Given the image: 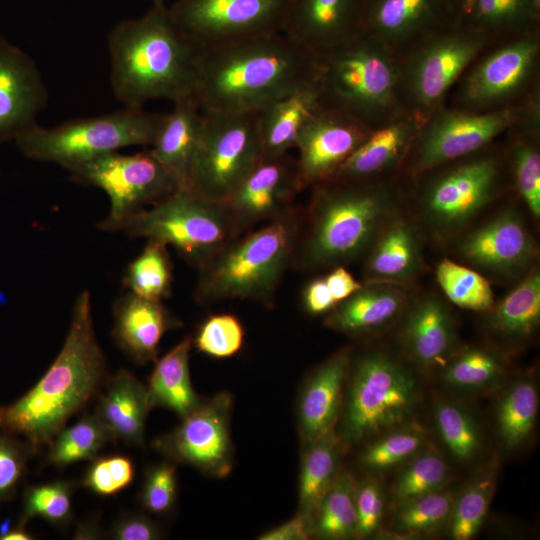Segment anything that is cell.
<instances>
[{
    "instance_id": "obj_30",
    "label": "cell",
    "mask_w": 540,
    "mask_h": 540,
    "mask_svg": "<svg viewBox=\"0 0 540 540\" xmlns=\"http://www.w3.org/2000/svg\"><path fill=\"white\" fill-rule=\"evenodd\" d=\"M150 409L146 386L129 371L120 370L107 380L94 415L112 440L142 446Z\"/></svg>"
},
{
    "instance_id": "obj_13",
    "label": "cell",
    "mask_w": 540,
    "mask_h": 540,
    "mask_svg": "<svg viewBox=\"0 0 540 540\" xmlns=\"http://www.w3.org/2000/svg\"><path fill=\"white\" fill-rule=\"evenodd\" d=\"M257 113L203 112L186 189L225 202L262 160Z\"/></svg>"
},
{
    "instance_id": "obj_4",
    "label": "cell",
    "mask_w": 540,
    "mask_h": 540,
    "mask_svg": "<svg viewBox=\"0 0 540 540\" xmlns=\"http://www.w3.org/2000/svg\"><path fill=\"white\" fill-rule=\"evenodd\" d=\"M107 44L112 90L124 107L194 97L197 48L178 29L165 1L152 0L144 15L119 22Z\"/></svg>"
},
{
    "instance_id": "obj_33",
    "label": "cell",
    "mask_w": 540,
    "mask_h": 540,
    "mask_svg": "<svg viewBox=\"0 0 540 540\" xmlns=\"http://www.w3.org/2000/svg\"><path fill=\"white\" fill-rule=\"evenodd\" d=\"M320 105L315 81L257 112V131L263 158L284 156L295 148L303 125Z\"/></svg>"
},
{
    "instance_id": "obj_14",
    "label": "cell",
    "mask_w": 540,
    "mask_h": 540,
    "mask_svg": "<svg viewBox=\"0 0 540 540\" xmlns=\"http://www.w3.org/2000/svg\"><path fill=\"white\" fill-rule=\"evenodd\" d=\"M540 109V93L512 108L475 113L437 108L421 124L400 177L407 179L474 153L500 138L511 126Z\"/></svg>"
},
{
    "instance_id": "obj_53",
    "label": "cell",
    "mask_w": 540,
    "mask_h": 540,
    "mask_svg": "<svg viewBox=\"0 0 540 540\" xmlns=\"http://www.w3.org/2000/svg\"><path fill=\"white\" fill-rule=\"evenodd\" d=\"M142 506L154 514L172 510L177 498V474L174 462H164L148 468L139 495Z\"/></svg>"
},
{
    "instance_id": "obj_46",
    "label": "cell",
    "mask_w": 540,
    "mask_h": 540,
    "mask_svg": "<svg viewBox=\"0 0 540 540\" xmlns=\"http://www.w3.org/2000/svg\"><path fill=\"white\" fill-rule=\"evenodd\" d=\"M435 274L443 293L456 306L483 313L493 307L495 299L489 280L472 267L446 258L437 264Z\"/></svg>"
},
{
    "instance_id": "obj_54",
    "label": "cell",
    "mask_w": 540,
    "mask_h": 540,
    "mask_svg": "<svg viewBox=\"0 0 540 540\" xmlns=\"http://www.w3.org/2000/svg\"><path fill=\"white\" fill-rule=\"evenodd\" d=\"M356 536L370 538L378 535L385 508V496L376 479H366L356 483Z\"/></svg>"
},
{
    "instance_id": "obj_5",
    "label": "cell",
    "mask_w": 540,
    "mask_h": 540,
    "mask_svg": "<svg viewBox=\"0 0 540 540\" xmlns=\"http://www.w3.org/2000/svg\"><path fill=\"white\" fill-rule=\"evenodd\" d=\"M303 218L293 205L255 231L231 240L199 269L194 296L199 304L250 300L271 307L291 268Z\"/></svg>"
},
{
    "instance_id": "obj_6",
    "label": "cell",
    "mask_w": 540,
    "mask_h": 540,
    "mask_svg": "<svg viewBox=\"0 0 540 540\" xmlns=\"http://www.w3.org/2000/svg\"><path fill=\"white\" fill-rule=\"evenodd\" d=\"M501 137L474 153L402 179L406 199L437 239L461 234L481 212L513 191Z\"/></svg>"
},
{
    "instance_id": "obj_48",
    "label": "cell",
    "mask_w": 540,
    "mask_h": 540,
    "mask_svg": "<svg viewBox=\"0 0 540 540\" xmlns=\"http://www.w3.org/2000/svg\"><path fill=\"white\" fill-rule=\"evenodd\" d=\"M112 438L96 416L86 415L74 425L61 429L48 444L49 464L64 467L92 460Z\"/></svg>"
},
{
    "instance_id": "obj_18",
    "label": "cell",
    "mask_w": 540,
    "mask_h": 540,
    "mask_svg": "<svg viewBox=\"0 0 540 540\" xmlns=\"http://www.w3.org/2000/svg\"><path fill=\"white\" fill-rule=\"evenodd\" d=\"M514 205L505 206L459 239L456 252L470 267L499 277L524 276L534 265L537 246Z\"/></svg>"
},
{
    "instance_id": "obj_1",
    "label": "cell",
    "mask_w": 540,
    "mask_h": 540,
    "mask_svg": "<svg viewBox=\"0 0 540 540\" xmlns=\"http://www.w3.org/2000/svg\"><path fill=\"white\" fill-rule=\"evenodd\" d=\"M317 58L284 32L197 48L194 97L203 112L257 113L316 81Z\"/></svg>"
},
{
    "instance_id": "obj_32",
    "label": "cell",
    "mask_w": 540,
    "mask_h": 540,
    "mask_svg": "<svg viewBox=\"0 0 540 540\" xmlns=\"http://www.w3.org/2000/svg\"><path fill=\"white\" fill-rule=\"evenodd\" d=\"M513 191L535 220L540 218V109L502 135Z\"/></svg>"
},
{
    "instance_id": "obj_29",
    "label": "cell",
    "mask_w": 540,
    "mask_h": 540,
    "mask_svg": "<svg viewBox=\"0 0 540 540\" xmlns=\"http://www.w3.org/2000/svg\"><path fill=\"white\" fill-rule=\"evenodd\" d=\"M181 322L162 304L131 292L122 296L114 307L113 337L117 345L136 363L157 360L163 335Z\"/></svg>"
},
{
    "instance_id": "obj_3",
    "label": "cell",
    "mask_w": 540,
    "mask_h": 540,
    "mask_svg": "<svg viewBox=\"0 0 540 540\" xmlns=\"http://www.w3.org/2000/svg\"><path fill=\"white\" fill-rule=\"evenodd\" d=\"M105 376L106 361L94 331L90 294L83 291L53 364L24 395L0 406V431L21 437L38 452L99 391Z\"/></svg>"
},
{
    "instance_id": "obj_19",
    "label": "cell",
    "mask_w": 540,
    "mask_h": 540,
    "mask_svg": "<svg viewBox=\"0 0 540 540\" xmlns=\"http://www.w3.org/2000/svg\"><path fill=\"white\" fill-rule=\"evenodd\" d=\"M372 131L352 116L321 104L303 125L295 145L303 190L331 179Z\"/></svg>"
},
{
    "instance_id": "obj_52",
    "label": "cell",
    "mask_w": 540,
    "mask_h": 540,
    "mask_svg": "<svg viewBox=\"0 0 540 540\" xmlns=\"http://www.w3.org/2000/svg\"><path fill=\"white\" fill-rule=\"evenodd\" d=\"M132 460L125 455L95 457L88 466L82 485L99 496H112L127 488L134 479Z\"/></svg>"
},
{
    "instance_id": "obj_51",
    "label": "cell",
    "mask_w": 540,
    "mask_h": 540,
    "mask_svg": "<svg viewBox=\"0 0 540 540\" xmlns=\"http://www.w3.org/2000/svg\"><path fill=\"white\" fill-rule=\"evenodd\" d=\"M36 453L26 440L0 431V506L15 497Z\"/></svg>"
},
{
    "instance_id": "obj_24",
    "label": "cell",
    "mask_w": 540,
    "mask_h": 540,
    "mask_svg": "<svg viewBox=\"0 0 540 540\" xmlns=\"http://www.w3.org/2000/svg\"><path fill=\"white\" fill-rule=\"evenodd\" d=\"M47 101L36 62L0 36V143L15 140L35 124Z\"/></svg>"
},
{
    "instance_id": "obj_50",
    "label": "cell",
    "mask_w": 540,
    "mask_h": 540,
    "mask_svg": "<svg viewBox=\"0 0 540 540\" xmlns=\"http://www.w3.org/2000/svg\"><path fill=\"white\" fill-rule=\"evenodd\" d=\"M244 337V327L239 318L230 313H221L207 317L191 339L192 347L199 352L224 359L240 351Z\"/></svg>"
},
{
    "instance_id": "obj_7",
    "label": "cell",
    "mask_w": 540,
    "mask_h": 540,
    "mask_svg": "<svg viewBox=\"0 0 540 540\" xmlns=\"http://www.w3.org/2000/svg\"><path fill=\"white\" fill-rule=\"evenodd\" d=\"M423 399L416 372L379 349L352 354L336 431L343 447L414 422Z\"/></svg>"
},
{
    "instance_id": "obj_27",
    "label": "cell",
    "mask_w": 540,
    "mask_h": 540,
    "mask_svg": "<svg viewBox=\"0 0 540 540\" xmlns=\"http://www.w3.org/2000/svg\"><path fill=\"white\" fill-rule=\"evenodd\" d=\"M422 123L420 119L404 114L392 123L373 130L329 180L363 181L400 177Z\"/></svg>"
},
{
    "instance_id": "obj_11",
    "label": "cell",
    "mask_w": 540,
    "mask_h": 540,
    "mask_svg": "<svg viewBox=\"0 0 540 540\" xmlns=\"http://www.w3.org/2000/svg\"><path fill=\"white\" fill-rule=\"evenodd\" d=\"M492 40L459 22L395 57L397 95L404 114L425 121Z\"/></svg>"
},
{
    "instance_id": "obj_42",
    "label": "cell",
    "mask_w": 540,
    "mask_h": 540,
    "mask_svg": "<svg viewBox=\"0 0 540 540\" xmlns=\"http://www.w3.org/2000/svg\"><path fill=\"white\" fill-rule=\"evenodd\" d=\"M454 503L451 491L441 489L396 504L391 518V534L426 536L439 532L450 522Z\"/></svg>"
},
{
    "instance_id": "obj_59",
    "label": "cell",
    "mask_w": 540,
    "mask_h": 540,
    "mask_svg": "<svg viewBox=\"0 0 540 540\" xmlns=\"http://www.w3.org/2000/svg\"><path fill=\"white\" fill-rule=\"evenodd\" d=\"M26 524L16 521L14 525H10L7 531L0 536V540H31L33 535L27 530Z\"/></svg>"
},
{
    "instance_id": "obj_36",
    "label": "cell",
    "mask_w": 540,
    "mask_h": 540,
    "mask_svg": "<svg viewBox=\"0 0 540 540\" xmlns=\"http://www.w3.org/2000/svg\"><path fill=\"white\" fill-rule=\"evenodd\" d=\"M191 348L192 339L191 336H187L155 361L146 386L151 408H166L182 418L201 403L191 383L189 369Z\"/></svg>"
},
{
    "instance_id": "obj_62",
    "label": "cell",
    "mask_w": 540,
    "mask_h": 540,
    "mask_svg": "<svg viewBox=\"0 0 540 540\" xmlns=\"http://www.w3.org/2000/svg\"><path fill=\"white\" fill-rule=\"evenodd\" d=\"M534 1L538 6H540V0H534Z\"/></svg>"
},
{
    "instance_id": "obj_15",
    "label": "cell",
    "mask_w": 540,
    "mask_h": 540,
    "mask_svg": "<svg viewBox=\"0 0 540 540\" xmlns=\"http://www.w3.org/2000/svg\"><path fill=\"white\" fill-rule=\"evenodd\" d=\"M75 181L102 189L110 211L98 227L119 231L137 212L170 195L178 185L149 149L134 154L118 151L66 168Z\"/></svg>"
},
{
    "instance_id": "obj_8",
    "label": "cell",
    "mask_w": 540,
    "mask_h": 540,
    "mask_svg": "<svg viewBox=\"0 0 540 540\" xmlns=\"http://www.w3.org/2000/svg\"><path fill=\"white\" fill-rule=\"evenodd\" d=\"M320 102L371 130L404 115L397 95L396 60L379 41L362 33L317 59Z\"/></svg>"
},
{
    "instance_id": "obj_10",
    "label": "cell",
    "mask_w": 540,
    "mask_h": 540,
    "mask_svg": "<svg viewBox=\"0 0 540 540\" xmlns=\"http://www.w3.org/2000/svg\"><path fill=\"white\" fill-rule=\"evenodd\" d=\"M133 238L173 246L198 270L231 240L240 236L224 202L179 188L126 220L122 229Z\"/></svg>"
},
{
    "instance_id": "obj_44",
    "label": "cell",
    "mask_w": 540,
    "mask_h": 540,
    "mask_svg": "<svg viewBox=\"0 0 540 540\" xmlns=\"http://www.w3.org/2000/svg\"><path fill=\"white\" fill-rule=\"evenodd\" d=\"M497 471L487 469L474 476L454 496V503L448 525L451 539L469 540L475 537L483 526L496 489Z\"/></svg>"
},
{
    "instance_id": "obj_45",
    "label": "cell",
    "mask_w": 540,
    "mask_h": 540,
    "mask_svg": "<svg viewBox=\"0 0 540 540\" xmlns=\"http://www.w3.org/2000/svg\"><path fill=\"white\" fill-rule=\"evenodd\" d=\"M425 430L415 422L392 429L365 443L361 465L371 472H384L404 465L426 449Z\"/></svg>"
},
{
    "instance_id": "obj_40",
    "label": "cell",
    "mask_w": 540,
    "mask_h": 540,
    "mask_svg": "<svg viewBox=\"0 0 540 540\" xmlns=\"http://www.w3.org/2000/svg\"><path fill=\"white\" fill-rule=\"evenodd\" d=\"M433 424L439 441L455 461L471 463L482 454V430L476 417L464 405L450 399H438L433 407Z\"/></svg>"
},
{
    "instance_id": "obj_31",
    "label": "cell",
    "mask_w": 540,
    "mask_h": 540,
    "mask_svg": "<svg viewBox=\"0 0 540 540\" xmlns=\"http://www.w3.org/2000/svg\"><path fill=\"white\" fill-rule=\"evenodd\" d=\"M165 113L149 150L179 188H185L190 165L201 133L203 111L195 97L173 103Z\"/></svg>"
},
{
    "instance_id": "obj_9",
    "label": "cell",
    "mask_w": 540,
    "mask_h": 540,
    "mask_svg": "<svg viewBox=\"0 0 540 540\" xmlns=\"http://www.w3.org/2000/svg\"><path fill=\"white\" fill-rule=\"evenodd\" d=\"M165 113L124 107L111 113L77 118L52 128L33 124L16 138L21 153L65 169L129 146H151Z\"/></svg>"
},
{
    "instance_id": "obj_57",
    "label": "cell",
    "mask_w": 540,
    "mask_h": 540,
    "mask_svg": "<svg viewBox=\"0 0 540 540\" xmlns=\"http://www.w3.org/2000/svg\"><path fill=\"white\" fill-rule=\"evenodd\" d=\"M313 536V522L310 518L296 513L286 522L262 533L260 540H305Z\"/></svg>"
},
{
    "instance_id": "obj_38",
    "label": "cell",
    "mask_w": 540,
    "mask_h": 540,
    "mask_svg": "<svg viewBox=\"0 0 540 540\" xmlns=\"http://www.w3.org/2000/svg\"><path fill=\"white\" fill-rule=\"evenodd\" d=\"M461 22L496 43L540 31V6L534 0H473Z\"/></svg>"
},
{
    "instance_id": "obj_58",
    "label": "cell",
    "mask_w": 540,
    "mask_h": 540,
    "mask_svg": "<svg viewBox=\"0 0 540 540\" xmlns=\"http://www.w3.org/2000/svg\"><path fill=\"white\" fill-rule=\"evenodd\" d=\"M324 277L337 303L348 298L362 286V282L357 281L345 266L331 268Z\"/></svg>"
},
{
    "instance_id": "obj_37",
    "label": "cell",
    "mask_w": 540,
    "mask_h": 540,
    "mask_svg": "<svg viewBox=\"0 0 540 540\" xmlns=\"http://www.w3.org/2000/svg\"><path fill=\"white\" fill-rule=\"evenodd\" d=\"M500 394L494 413L499 444L507 451L524 446L536 426L539 392L534 376L525 374L508 381Z\"/></svg>"
},
{
    "instance_id": "obj_28",
    "label": "cell",
    "mask_w": 540,
    "mask_h": 540,
    "mask_svg": "<svg viewBox=\"0 0 540 540\" xmlns=\"http://www.w3.org/2000/svg\"><path fill=\"white\" fill-rule=\"evenodd\" d=\"M403 209L382 228L364 257L363 282L411 285L423 268L420 231Z\"/></svg>"
},
{
    "instance_id": "obj_63",
    "label": "cell",
    "mask_w": 540,
    "mask_h": 540,
    "mask_svg": "<svg viewBox=\"0 0 540 540\" xmlns=\"http://www.w3.org/2000/svg\"><path fill=\"white\" fill-rule=\"evenodd\" d=\"M163 1H165V2H166V0H163Z\"/></svg>"
},
{
    "instance_id": "obj_25",
    "label": "cell",
    "mask_w": 540,
    "mask_h": 540,
    "mask_svg": "<svg viewBox=\"0 0 540 540\" xmlns=\"http://www.w3.org/2000/svg\"><path fill=\"white\" fill-rule=\"evenodd\" d=\"M353 349L345 346L320 363L307 377L297 405V423L303 445L335 431Z\"/></svg>"
},
{
    "instance_id": "obj_26",
    "label": "cell",
    "mask_w": 540,
    "mask_h": 540,
    "mask_svg": "<svg viewBox=\"0 0 540 540\" xmlns=\"http://www.w3.org/2000/svg\"><path fill=\"white\" fill-rule=\"evenodd\" d=\"M411 299L409 285L362 283L326 314L324 326L351 337L375 334L400 320Z\"/></svg>"
},
{
    "instance_id": "obj_55",
    "label": "cell",
    "mask_w": 540,
    "mask_h": 540,
    "mask_svg": "<svg viewBox=\"0 0 540 540\" xmlns=\"http://www.w3.org/2000/svg\"><path fill=\"white\" fill-rule=\"evenodd\" d=\"M108 535L116 540H155L160 538L161 532L145 515L127 513L114 522Z\"/></svg>"
},
{
    "instance_id": "obj_60",
    "label": "cell",
    "mask_w": 540,
    "mask_h": 540,
    "mask_svg": "<svg viewBox=\"0 0 540 540\" xmlns=\"http://www.w3.org/2000/svg\"><path fill=\"white\" fill-rule=\"evenodd\" d=\"M100 535L97 524L93 522H87L80 525L75 532L76 539H95Z\"/></svg>"
},
{
    "instance_id": "obj_22",
    "label": "cell",
    "mask_w": 540,
    "mask_h": 540,
    "mask_svg": "<svg viewBox=\"0 0 540 540\" xmlns=\"http://www.w3.org/2000/svg\"><path fill=\"white\" fill-rule=\"evenodd\" d=\"M366 0H292L283 32L317 59L364 33Z\"/></svg>"
},
{
    "instance_id": "obj_34",
    "label": "cell",
    "mask_w": 540,
    "mask_h": 540,
    "mask_svg": "<svg viewBox=\"0 0 540 540\" xmlns=\"http://www.w3.org/2000/svg\"><path fill=\"white\" fill-rule=\"evenodd\" d=\"M540 323V272L535 265L518 284L485 313L484 327L497 341L519 345Z\"/></svg>"
},
{
    "instance_id": "obj_35",
    "label": "cell",
    "mask_w": 540,
    "mask_h": 540,
    "mask_svg": "<svg viewBox=\"0 0 540 540\" xmlns=\"http://www.w3.org/2000/svg\"><path fill=\"white\" fill-rule=\"evenodd\" d=\"M509 364L504 353L484 345L457 347L437 372L441 383L462 394H480L508 381Z\"/></svg>"
},
{
    "instance_id": "obj_49",
    "label": "cell",
    "mask_w": 540,
    "mask_h": 540,
    "mask_svg": "<svg viewBox=\"0 0 540 540\" xmlns=\"http://www.w3.org/2000/svg\"><path fill=\"white\" fill-rule=\"evenodd\" d=\"M72 492V483L63 480L26 487L17 521L27 525L40 517L57 526L66 524L72 515Z\"/></svg>"
},
{
    "instance_id": "obj_21",
    "label": "cell",
    "mask_w": 540,
    "mask_h": 540,
    "mask_svg": "<svg viewBox=\"0 0 540 540\" xmlns=\"http://www.w3.org/2000/svg\"><path fill=\"white\" fill-rule=\"evenodd\" d=\"M457 23L449 0H366L364 32L394 57Z\"/></svg>"
},
{
    "instance_id": "obj_2",
    "label": "cell",
    "mask_w": 540,
    "mask_h": 540,
    "mask_svg": "<svg viewBox=\"0 0 540 540\" xmlns=\"http://www.w3.org/2000/svg\"><path fill=\"white\" fill-rule=\"evenodd\" d=\"M311 189L291 264L303 273L346 267L364 258L406 202L400 177L327 180Z\"/></svg>"
},
{
    "instance_id": "obj_17",
    "label": "cell",
    "mask_w": 540,
    "mask_h": 540,
    "mask_svg": "<svg viewBox=\"0 0 540 540\" xmlns=\"http://www.w3.org/2000/svg\"><path fill=\"white\" fill-rule=\"evenodd\" d=\"M232 404L231 394L225 391L201 401L172 431L155 439L154 448L175 464L192 466L212 477L228 475L233 465Z\"/></svg>"
},
{
    "instance_id": "obj_61",
    "label": "cell",
    "mask_w": 540,
    "mask_h": 540,
    "mask_svg": "<svg viewBox=\"0 0 540 540\" xmlns=\"http://www.w3.org/2000/svg\"><path fill=\"white\" fill-rule=\"evenodd\" d=\"M449 2L458 22H461L467 14L473 0H449Z\"/></svg>"
},
{
    "instance_id": "obj_16",
    "label": "cell",
    "mask_w": 540,
    "mask_h": 540,
    "mask_svg": "<svg viewBox=\"0 0 540 540\" xmlns=\"http://www.w3.org/2000/svg\"><path fill=\"white\" fill-rule=\"evenodd\" d=\"M292 0H175L168 6L182 34L202 48L283 32Z\"/></svg>"
},
{
    "instance_id": "obj_20",
    "label": "cell",
    "mask_w": 540,
    "mask_h": 540,
    "mask_svg": "<svg viewBox=\"0 0 540 540\" xmlns=\"http://www.w3.org/2000/svg\"><path fill=\"white\" fill-rule=\"evenodd\" d=\"M302 190L296 159L286 154L262 158L224 203L243 234L287 211Z\"/></svg>"
},
{
    "instance_id": "obj_12",
    "label": "cell",
    "mask_w": 540,
    "mask_h": 540,
    "mask_svg": "<svg viewBox=\"0 0 540 540\" xmlns=\"http://www.w3.org/2000/svg\"><path fill=\"white\" fill-rule=\"evenodd\" d=\"M540 93V31L488 46L466 68L446 105L475 113L504 110Z\"/></svg>"
},
{
    "instance_id": "obj_56",
    "label": "cell",
    "mask_w": 540,
    "mask_h": 540,
    "mask_svg": "<svg viewBox=\"0 0 540 540\" xmlns=\"http://www.w3.org/2000/svg\"><path fill=\"white\" fill-rule=\"evenodd\" d=\"M302 306L310 315H326L337 302L333 298L324 276L311 279L302 291Z\"/></svg>"
},
{
    "instance_id": "obj_43",
    "label": "cell",
    "mask_w": 540,
    "mask_h": 540,
    "mask_svg": "<svg viewBox=\"0 0 540 540\" xmlns=\"http://www.w3.org/2000/svg\"><path fill=\"white\" fill-rule=\"evenodd\" d=\"M172 281L167 245L156 240H148L123 277V285L131 293L153 301H162L170 295Z\"/></svg>"
},
{
    "instance_id": "obj_39",
    "label": "cell",
    "mask_w": 540,
    "mask_h": 540,
    "mask_svg": "<svg viewBox=\"0 0 540 540\" xmlns=\"http://www.w3.org/2000/svg\"><path fill=\"white\" fill-rule=\"evenodd\" d=\"M343 445L336 433L327 435L304 445L301 459L298 513L310 518L339 474V459Z\"/></svg>"
},
{
    "instance_id": "obj_47",
    "label": "cell",
    "mask_w": 540,
    "mask_h": 540,
    "mask_svg": "<svg viewBox=\"0 0 540 540\" xmlns=\"http://www.w3.org/2000/svg\"><path fill=\"white\" fill-rule=\"evenodd\" d=\"M451 468L440 453L424 449L402 465L391 486L393 500L400 504L444 489Z\"/></svg>"
},
{
    "instance_id": "obj_41",
    "label": "cell",
    "mask_w": 540,
    "mask_h": 540,
    "mask_svg": "<svg viewBox=\"0 0 540 540\" xmlns=\"http://www.w3.org/2000/svg\"><path fill=\"white\" fill-rule=\"evenodd\" d=\"M356 483L349 472L337 475L314 514L313 536L328 540L355 538Z\"/></svg>"
},
{
    "instance_id": "obj_23",
    "label": "cell",
    "mask_w": 540,
    "mask_h": 540,
    "mask_svg": "<svg viewBox=\"0 0 540 540\" xmlns=\"http://www.w3.org/2000/svg\"><path fill=\"white\" fill-rule=\"evenodd\" d=\"M398 338L409 362L426 373H437L457 349L456 322L440 297L411 299L400 318Z\"/></svg>"
}]
</instances>
